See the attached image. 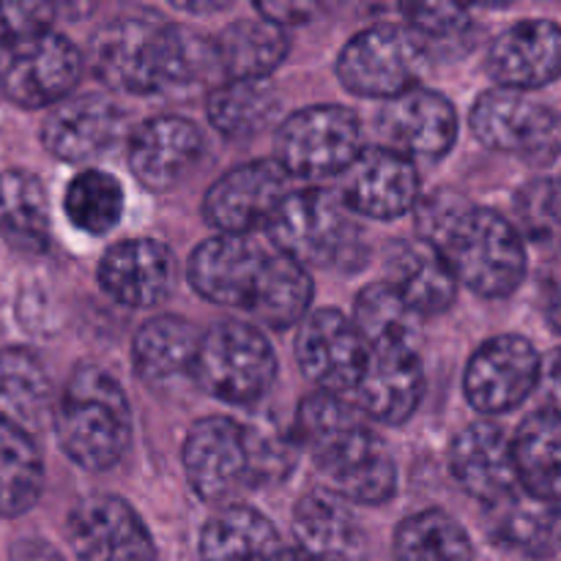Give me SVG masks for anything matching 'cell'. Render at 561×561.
Here are the masks:
<instances>
[{"mask_svg": "<svg viewBox=\"0 0 561 561\" xmlns=\"http://www.w3.org/2000/svg\"><path fill=\"white\" fill-rule=\"evenodd\" d=\"M201 334L186 318L157 316L142 323L131 343L137 376L153 389H175L186 378H195Z\"/></svg>", "mask_w": 561, "mask_h": 561, "instance_id": "cell-26", "label": "cell"}, {"mask_svg": "<svg viewBox=\"0 0 561 561\" xmlns=\"http://www.w3.org/2000/svg\"><path fill=\"white\" fill-rule=\"evenodd\" d=\"M515 228L542 247L561 244V179H531L515 192Z\"/></svg>", "mask_w": 561, "mask_h": 561, "instance_id": "cell-39", "label": "cell"}, {"mask_svg": "<svg viewBox=\"0 0 561 561\" xmlns=\"http://www.w3.org/2000/svg\"><path fill=\"white\" fill-rule=\"evenodd\" d=\"M290 192V173L277 159H255L214 181L203 214L222 236H252L272 225Z\"/></svg>", "mask_w": 561, "mask_h": 561, "instance_id": "cell-13", "label": "cell"}, {"mask_svg": "<svg viewBox=\"0 0 561 561\" xmlns=\"http://www.w3.org/2000/svg\"><path fill=\"white\" fill-rule=\"evenodd\" d=\"M190 285L214 305L247 312L266 329H288L307 318L312 279L301 263L255 236L203 241L190 257Z\"/></svg>", "mask_w": 561, "mask_h": 561, "instance_id": "cell-1", "label": "cell"}, {"mask_svg": "<svg viewBox=\"0 0 561 561\" xmlns=\"http://www.w3.org/2000/svg\"><path fill=\"white\" fill-rule=\"evenodd\" d=\"M469 124L491 151L529 164H551L561 157V113L520 91H485L474 102Z\"/></svg>", "mask_w": 561, "mask_h": 561, "instance_id": "cell-10", "label": "cell"}, {"mask_svg": "<svg viewBox=\"0 0 561 561\" xmlns=\"http://www.w3.org/2000/svg\"><path fill=\"white\" fill-rule=\"evenodd\" d=\"M488 75L507 91H535L561 77V25L524 20L510 25L488 53Z\"/></svg>", "mask_w": 561, "mask_h": 561, "instance_id": "cell-23", "label": "cell"}, {"mask_svg": "<svg viewBox=\"0 0 561 561\" xmlns=\"http://www.w3.org/2000/svg\"><path fill=\"white\" fill-rule=\"evenodd\" d=\"M126 115L113 99L102 93H82L55 104L42 126V142L64 162H88L121 140Z\"/></svg>", "mask_w": 561, "mask_h": 561, "instance_id": "cell-20", "label": "cell"}, {"mask_svg": "<svg viewBox=\"0 0 561 561\" xmlns=\"http://www.w3.org/2000/svg\"><path fill=\"white\" fill-rule=\"evenodd\" d=\"M247 442H250L252 463H255L257 485L268 480H279L294 466V444L296 436H288L283 427L268 416H255L244 422Z\"/></svg>", "mask_w": 561, "mask_h": 561, "instance_id": "cell-40", "label": "cell"}, {"mask_svg": "<svg viewBox=\"0 0 561 561\" xmlns=\"http://www.w3.org/2000/svg\"><path fill=\"white\" fill-rule=\"evenodd\" d=\"M398 561H474V546L463 526L442 510H422L394 531Z\"/></svg>", "mask_w": 561, "mask_h": 561, "instance_id": "cell-36", "label": "cell"}, {"mask_svg": "<svg viewBox=\"0 0 561 561\" xmlns=\"http://www.w3.org/2000/svg\"><path fill=\"white\" fill-rule=\"evenodd\" d=\"M266 230L272 244L301 266H340L356 261L362 239L337 192L321 186L290 192Z\"/></svg>", "mask_w": 561, "mask_h": 561, "instance_id": "cell-6", "label": "cell"}, {"mask_svg": "<svg viewBox=\"0 0 561 561\" xmlns=\"http://www.w3.org/2000/svg\"><path fill=\"white\" fill-rule=\"evenodd\" d=\"M263 20L274 22L277 27L283 25H301V22L310 20L318 11V5L312 3H257Z\"/></svg>", "mask_w": 561, "mask_h": 561, "instance_id": "cell-43", "label": "cell"}, {"mask_svg": "<svg viewBox=\"0 0 561 561\" xmlns=\"http://www.w3.org/2000/svg\"><path fill=\"white\" fill-rule=\"evenodd\" d=\"M203 153V135L190 118L157 115L137 126L129 140V168L151 192H168L195 168Z\"/></svg>", "mask_w": 561, "mask_h": 561, "instance_id": "cell-24", "label": "cell"}, {"mask_svg": "<svg viewBox=\"0 0 561 561\" xmlns=\"http://www.w3.org/2000/svg\"><path fill=\"white\" fill-rule=\"evenodd\" d=\"M99 285L118 305L151 310L175 285V257L162 241L129 239L113 244L99 263Z\"/></svg>", "mask_w": 561, "mask_h": 561, "instance_id": "cell-22", "label": "cell"}, {"mask_svg": "<svg viewBox=\"0 0 561 561\" xmlns=\"http://www.w3.org/2000/svg\"><path fill=\"white\" fill-rule=\"evenodd\" d=\"M362 151L359 118L340 104H316L288 115L274 142V159L290 179L343 175Z\"/></svg>", "mask_w": 561, "mask_h": 561, "instance_id": "cell-9", "label": "cell"}, {"mask_svg": "<svg viewBox=\"0 0 561 561\" xmlns=\"http://www.w3.org/2000/svg\"><path fill=\"white\" fill-rule=\"evenodd\" d=\"M542 312H546V321L551 323L557 332H561V277L553 279V283L546 288Z\"/></svg>", "mask_w": 561, "mask_h": 561, "instance_id": "cell-46", "label": "cell"}, {"mask_svg": "<svg viewBox=\"0 0 561 561\" xmlns=\"http://www.w3.org/2000/svg\"><path fill=\"white\" fill-rule=\"evenodd\" d=\"M66 537L80 561H153L151 531L121 496L96 493L71 507Z\"/></svg>", "mask_w": 561, "mask_h": 561, "instance_id": "cell-16", "label": "cell"}, {"mask_svg": "<svg viewBox=\"0 0 561 561\" xmlns=\"http://www.w3.org/2000/svg\"><path fill=\"white\" fill-rule=\"evenodd\" d=\"M488 529L499 546L531 559H548L561 551V507L529 493H513L491 507Z\"/></svg>", "mask_w": 561, "mask_h": 561, "instance_id": "cell-30", "label": "cell"}, {"mask_svg": "<svg viewBox=\"0 0 561 561\" xmlns=\"http://www.w3.org/2000/svg\"><path fill=\"white\" fill-rule=\"evenodd\" d=\"M299 548L321 561H356L365 553V531L351 502L334 491H310L294 510Z\"/></svg>", "mask_w": 561, "mask_h": 561, "instance_id": "cell-25", "label": "cell"}, {"mask_svg": "<svg viewBox=\"0 0 561 561\" xmlns=\"http://www.w3.org/2000/svg\"><path fill=\"white\" fill-rule=\"evenodd\" d=\"M389 285L422 318L453 307L458 279L442 255L425 241H400L389 252Z\"/></svg>", "mask_w": 561, "mask_h": 561, "instance_id": "cell-28", "label": "cell"}, {"mask_svg": "<svg viewBox=\"0 0 561 561\" xmlns=\"http://www.w3.org/2000/svg\"><path fill=\"white\" fill-rule=\"evenodd\" d=\"M184 471L203 502L217 504V510L239 504V499L257 485L244 425L230 416L195 422L184 442Z\"/></svg>", "mask_w": 561, "mask_h": 561, "instance_id": "cell-11", "label": "cell"}, {"mask_svg": "<svg viewBox=\"0 0 561 561\" xmlns=\"http://www.w3.org/2000/svg\"><path fill=\"white\" fill-rule=\"evenodd\" d=\"M206 110L225 137H252L279 118L283 102L268 80H228L214 88Z\"/></svg>", "mask_w": 561, "mask_h": 561, "instance_id": "cell-34", "label": "cell"}, {"mask_svg": "<svg viewBox=\"0 0 561 561\" xmlns=\"http://www.w3.org/2000/svg\"><path fill=\"white\" fill-rule=\"evenodd\" d=\"M425 44L400 25H373L356 33L337 58V75L356 96L392 99L414 91L425 75Z\"/></svg>", "mask_w": 561, "mask_h": 561, "instance_id": "cell-8", "label": "cell"}, {"mask_svg": "<svg viewBox=\"0 0 561 561\" xmlns=\"http://www.w3.org/2000/svg\"><path fill=\"white\" fill-rule=\"evenodd\" d=\"M44 460L27 433L0 422V518H20L38 502Z\"/></svg>", "mask_w": 561, "mask_h": 561, "instance_id": "cell-35", "label": "cell"}, {"mask_svg": "<svg viewBox=\"0 0 561 561\" xmlns=\"http://www.w3.org/2000/svg\"><path fill=\"white\" fill-rule=\"evenodd\" d=\"M88 66L107 88L157 93L190 85L219 69L214 38L164 22L157 14H124L93 33Z\"/></svg>", "mask_w": 561, "mask_h": 561, "instance_id": "cell-2", "label": "cell"}, {"mask_svg": "<svg viewBox=\"0 0 561 561\" xmlns=\"http://www.w3.org/2000/svg\"><path fill=\"white\" fill-rule=\"evenodd\" d=\"M277 561H321V559L310 557V553H305L301 548H283V553H279Z\"/></svg>", "mask_w": 561, "mask_h": 561, "instance_id": "cell-47", "label": "cell"}, {"mask_svg": "<svg viewBox=\"0 0 561 561\" xmlns=\"http://www.w3.org/2000/svg\"><path fill=\"white\" fill-rule=\"evenodd\" d=\"M53 431L80 469H113L131 438V405L124 387L104 367L80 365L60 394Z\"/></svg>", "mask_w": 561, "mask_h": 561, "instance_id": "cell-5", "label": "cell"}, {"mask_svg": "<svg viewBox=\"0 0 561 561\" xmlns=\"http://www.w3.org/2000/svg\"><path fill=\"white\" fill-rule=\"evenodd\" d=\"M449 466L458 485L488 507L518 493L513 438L496 422L480 420L466 425L449 449Z\"/></svg>", "mask_w": 561, "mask_h": 561, "instance_id": "cell-19", "label": "cell"}, {"mask_svg": "<svg viewBox=\"0 0 561 561\" xmlns=\"http://www.w3.org/2000/svg\"><path fill=\"white\" fill-rule=\"evenodd\" d=\"M542 378L535 345L518 334H499L482 343L466 367V398L480 414H507L518 409Z\"/></svg>", "mask_w": 561, "mask_h": 561, "instance_id": "cell-15", "label": "cell"}, {"mask_svg": "<svg viewBox=\"0 0 561 561\" xmlns=\"http://www.w3.org/2000/svg\"><path fill=\"white\" fill-rule=\"evenodd\" d=\"M296 362L321 392L348 398L365 376L370 345L340 310H316L299 323Z\"/></svg>", "mask_w": 561, "mask_h": 561, "instance_id": "cell-14", "label": "cell"}, {"mask_svg": "<svg viewBox=\"0 0 561 561\" xmlns=\"http://www.w3.org/2000/svg\"><path fill=\"white\" fill-rule=\"evenodd\" d=\"M64 211L82 233H110L124 217V186L107 170H82L66 184Z\"/></svg>", "mask_w": 561, "mask_h": 561, "instance_id": "cell-37", "label": "cell"}, {"mask_svg": "<svg viewBox=\"0 0 561 561\" xmlns=\"http://www.w3.org/2000/svg\"><path fill=\"white\" fill-rule=\"evenodd\" d=\"M542 378H546V392L551 398V409L561 411V351L551 356L542 367Z\"/></svg>", "mask_w": 561, "mask_h": 561, "instance_id": "cell-45", "label": "cell"}, {"mask_svg": "<svg viewBox=\"0 0 561 561\" xmlns=\"http://www.w3.org/2000/svg\"><path fill=\"white\" fill-rule=\"evenodd\" d=\"M422 394H425V370L416 345L387 343L373 345L365 376L348 400L370 420L400 425L414 414Z\"/></svg>", "mask_w": 561, "mask_h": 561, "instance_id": "cell-18", "label": "cell"}, {"mask_svg": "<svg viewBox=\"0 0 561 561\" xmlns=\"http://www.w3.org/2000/svg\"><path fill=\"white\" fill-rule=\"evenodd\" d=\"M513 455L524 493L561 502V411L548 405L526 416L513 438Z\"/></svg>", "mask_w": 561, "mask_h": 561, "instance_id": "cell-29", "label": "cell"}, {"mask_svg": "<svg viewBox=\"0 0 561 561\" xmlns=\"http://www.w3.org/2000/svg\"><path fill=\"white\" fill-rule=\"evenodd\" d=\"M55 392L47 367L33 351H0V422L36 436L55 420Z\"/></svg>", "mask_w": 561, "mask_h": 561, "instance_id": "cell-27", "label": "cell"}, {"mask_svg": "<svg viewBox=\"0 0 561 561\" xmlns=\"http://www.w3.org/2000/svg\"><path fill=\"white\" fill-rule=\"evenodd\" d=\"M283 553L277 529L247 504L219 507L201 535V561H277Z\"/></svg>", "mask_w": 561, "mask_h": 561, "instance_id": "cell-31", "label": "cell"}, {"mask_svg": "<svg viewBox=\"0 0 561 561\" xmlns=\"http://www.w3.org/2000/svg\"><path fill=\"white\" fill-rule=\"evenodd\" d=\"M354 323L359 327L367 345L405 343L416 345L422 329V316L411 310L409 301L389 283L370 285L356 296Z\"/></svg>", "mask_w": 561, "mask_h": 561, "instance_id": "cell-38", "label": "cell"}, {"mask_svg": "<svg viewBox=\"0 0 561 561\" xmlns=\"http://www.w3.org/2000/svg\"><path fill=\"white\" fill-rule=\"evenodd\" d=\"M340 201L351 214L394 219L420 206V175L414 159L387 146L365 148L340 175Z\"/></svg>", "mask_w": 561, "mask_h": 561, "instance_id": "cell-17", "label": "cell"}, {"mask_svg": "<svg viewBox=\"0 0 561 561\" xmlns=\"http://www.w3.org/2000/svg\"><path fill=\"white\" fill-rule=\"evenodd\" d=\"M416 225L422 241L474 294L499 299L513 294L524 279V236L493 208L474 206L455 192H436L416 206Z\"/></svg>", "mask_w": 561, "mask_h": 561, "instance_id": "cell-3", "label": "cell"}, {"mask_svg": "<svg viewBox=\"0 0 561 561\" xmlns=\"http://www.w3.org/2000/svg\"><path fill=\"white\" fill-rule=\"evenodd\" d=\"M387 148L409 159H442L458 140V113L442 93L414 88L378 115Z\"/></svg>", "mask_w": 561, "mask_h": 561, "instance_id": "cell-21", "label": "cell"}, {"mask_svg": "<svg viewBox=\"0 0 561 561\" xmlns=\"http://www.w3.org/2000/svg\"><path fill=\"white\" fill-rule=\"evenodd\" d=\"M82 66L85 60L71 38L49 27L9 47L0 60V88L20 107H49L66 102L80 82Z\"/></svg>", "mask_w": 561, "mask_h": 561, "instance_id": "cell-12", "label": "cell"}, {"mask_svg": "<svg viewBox=\"0 0 561 561\" xmlns=\"http://www.w3.org/2000/svg\"><path fill=\"white\" fill-rule=\"evenodd\" d=\"M214 47L228 80H266L288 55V36L268 20H239L214 38Z\"/></svg>", "mask_w": 561, "mask_h": 561, "instance_id": "cell-32", "label": "cell"}, {"mask_svg": "<svg viewBox=\"0 0 561 561\" xmlns=\"http://www.w3.org/2000/svg\"><path fill=\"white\" fill-rule=\"evenodd\" d=\"M294 436L345 502L383 504L398 491L392 453L348 398L316 392L301 400Z\"/></svg>", "mask_w": 561, "mask_h": 561, "instance_id": "cell-4", "label": "cell"}, {"mask_svg": "<svg viewBox=\"0 0 561 561\" xmlns=\"http://www.w3.org/2000/svg\"><path fill=\"white\" fill-rule=\"evenodd\" d=\"M9 561H66V559L60 557L49 542L36 540V537H27V540L14 542V548H11L9 553Z\"/></svg>", "mask_w": 561, "mask_h": 561, "instance_id": "cell-44", "label": "cell"}, {"mask_svg": "<svg viewBox=\"0 0 561 561\" xmlns=\"http://www.w3.org/2000/svg\"><path fill=\"white\" fill-rule=\"evenodd\" d=\"M55 9L49 3H0V47H14L49 31Z\"/></svg>", "mask_w": 561, "mask_h": 561, "instance_id": "cell-41", "label": "cell"}, {"mask_svg": "<svg viewBox=\"0 0 561 561\" xmlns=\"http://www.w3.org/2000/svg\"><path fill=\"white\" fill-rule=\"evenodd\" d=\"M0 236L27 255H38L49 247L47 192L27 170L0 173Z\"/></svg>", "mask_w": 561, "mask_h": 561, "instance_id": "cell-33", "label": "cell"}, {"mask_svg": "<svg viewBox=\"0 0 561 561\" xmlns=\"http://www.w3.org/2000/svg\"><path fill=\"white\" fill-rule=\"evenodd\" d=\"M405 22L422 36H455L469 27V9L455 3L403 5Z\"/></svg>", "mask_w": 561, "mask_h": 561, "instance_id": "cell-42", "label": "cell"}, {"mask_svg": "<svg viewBox=\"0 0 561 561\" xmlns=\"http://www.w3.org/2000/svg\"><path fill=\"white\" fill-rule=\"evenodd\" d=\"M195 378L208 394L233 405H252L272 389L277 356L252 323L219 321L201 334Z\"/></svg>", "mask_w": 561, "mask_h": 561, "instance_id": "cell-7", "label": "cell"}]
</instances>
